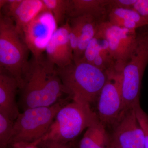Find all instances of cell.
<instances>
[{
    "label": "cell",
    "instance_id": "obj_1",
    "mask_svg": "<svg viewBox=\"0 0 148 148\" xmlns=\"http://www.w3.org/2000/svg\"><path fill=\"white\" fill-rule=\"evenodd\" d=\"M20 90L19 106L23 111L52 106L66 94L57 68L44 56L30 61Z\"/></svg>",
    "mask_w": 148,
    "mask_h": 148
},
{
    "label": "cell",
    "instance_id": "obj_2",
    "mask_svg": "<svg viewBox=\"0 0 148 148\" xmlns=\"http://www.w3.org/2000/svg\"><path fill=\"white\" fill-rule=\"evenodd\" d=\"M57 70L66 94L72 100L90 105L98 100L108 79L106 72L84 61H73Z\"/></svg>",
    "mask_w": 148,
    "mask_h": 148
},
{
    "label": "cell",
    "instance_id": "obj_3",
    "mask_svg": "<svg viewBox=\"0 0 148 148\" xmlns=\"http://www.w3.org/2000/svg\"><path fill=\"white\" fill-rule=\"evenodd\" d=\"M72 101L58 111L41 143L54 141L67 143L99 120L98 114L91 110L90 104Z\"/></svg>",
    "mask_w": 148,
    "mask_h": 148
},
{
    "label": "cell",
    "instance_id": "obj_4",
    "mask_svg": "<svg viewBox=\"0 0 148 148\" xmlns=\"http://www.w3.org/2000/svg\"><path fill=\"white\" fill-rule=\"evenodd\" d=\"M29 51L16 31L13 20L1 12L0 15V68L13 76L21 90L24 76L29 69Z\"/></svg>",
    "mask_w": 148,
    "mask_h": 148
},
{
    "label": "cell",
    "instance_id": "obj_5",
    "mask_svg": "<svg viewBox=\"0 0 148 148\" xmlns=\"http://www.w3.org/2000/svg\"><path fill=\"white\" fill-rule=\"evenodd\" d=\"M148 64V31L139 33L131 58L122 71V112L140 105L142 79Z\"/></svg>",
    "mask_w": 148,
    "mask_h": 148
},
{
    "label": "cell",
    "instance_id": "obj_6",
    "mask_svg": "<svg viewBox=\"0 0 148 148\" xmlns=\"http://www.w3.org/2000/svg\"><path fill=\"white\" fill-rule=\"evenodd\" d=\"M66 101L61 100L51 106L28 109L20 113L14 121L10 144L41 140Z\"/></svg>",
    "mask_w": 148,
    "mask_h": 148
},
{
    "label": "cell",
    "instance_id": "obj_7",
    "mask_svg": "<svg viewBox=\"0 0 148 148\" xmlns=\"http://www.w3.org/2000/svg\"><path fill=\"white\" fill-rule=\"evenodd\" d=\"M97 32L108 42L116 70L122 72L136 46L138 36L136 30L117 27L107 20L99 24Z\"/></svg>",
    "mask_w": 148,
    "mask_h": 148
},
{
    "label": "cell",
    "instance_id": "obj_8",
    "mask_svg": "<svg viewBox=\"0 0 148 148\" xmlns=\"http://www.w3.org/2000/svg\"><path fill=\"white\" fill-rule=\"evenodd\" d=\"M108 79L98 99V117L104 125L113 126L122 112V72H107Z\"/></svg>",
    "mask_w": 148,
    "mask_h": 148
},
{
    "label": "cell",
    "instance_id": "obj_9",
    "mask_svg": "<svg viewBox=\"0 0 148 148\" xmlns=\"http://www.w3.org/2000/svg\"><path fill=\"white\" fill-rule=\"evenodd\" d=\"M57 29L53 14L47 10L39 14L24 29L22 38L34 58L39 59L44 56V52Z\"/></svg>",
    "mask_w": 148,
    "mask_h": 148
},
{
    "label": "cell",
    "instance_id": "obj_10",
    "mask_svg": "<svg viewBox=\"0 0 148 148\" xmlns=\"http://www.w3.org/2000/svg\"><path fill=\"white\" fill-rule=\"evenodd\" d=\"M111 141L121 148H145L144 131L135 109L123 111L113 125Z\"/></svg>",
    "mask_w": 148,
    "mask_h": 148
},
{
    "label": "cell",
    "instance_id": "obj_11",
    "mask_svg": "<svg viewBox=\"0 0 148 148\" xmlns=\"http://www.w3.org/2000/svg\"><path fill=\"white\" fill-rule=\"evenodd\" d=\"M4 15L13 20L22 37L24 29L41 12L47 10L42 0H1Z\"/></svg>",
    "mask_w": 148,
    "mask_h": 148
},
{
    "label": "cell",
    "instance_id": "obj_12",
    "mask_svg": "<svg viewBox=\"0 0 148 148\" xmlns=\"http://www.w3.org/2000/svg\"><path fill=\"white\" fill-rule=\"evenodd\" d=\"M70 27L68 19L56 29L46 49L47 60L58 68H64L73 62V52L69 40Z\"/></svg>",
    "mask_w": 148,
    "mask_h": 148
},
{
    "label": "cell",
    "instance_id": "obj_13",
    "mask_svg": "<svg viewBox=\"0 0 148 148\" xmlns=\"http://www.w3.org/2000/svg\"><path fill=\"white\" fill-rule=\"evenodd\" d=\"M18 88L16 79L0 68V112L7 115L14 121L20 113L16 101Z\"/></svg>",
    "mask_w": 148,
    "mask_h": 148
},
{
    "label": "cell",
    "instance_id": "obj_14",
    "mask_svg": "<svg viewBox=\"0 0 148 148\" xmlns=\"http://www.w3.org/2000/svg\"><path fill=\"white\" fill-rule=\"evenodd\" d=\"M110 10L109 0H70L67 17L89 15L103 21L108 20Z\"/></svg>",
    "mask_w": 148,
    "mask_h": 148
},
{
    "label": "cell",
    "instance_id": "obj_15",
    "mask_svg": "<svg viewBox=\"0 0 148 148\" xmlns=\"http://www.w3.org/2000/svg\"><path fill=\"white\" fill-rule=\"evenodd\" d=\"M69 19L70 24L76 27L79 35L78 48L76 53L74 56L73 59L74 62H77L82 59L86 49L95 36L98 25L102 21L89 15Z\"/></svg>",
    "mask_w": 148,
    "mask_h": 148
},
{
    "label": "cell",
    "instance_id": "obj_16",
    "mask_svg": "<svg viewBox=\"0 0 148 148\" xmlns=\"http://www.w3.org/2000/svg\"><path fill=\"white\" fill-rule=\"evenodd\" d=\"M108 20L117 27L132 30L148 25V22L133 9L112 8Z\"/></svg>",
    "mask_w": 148,
    "mask_h": 148
},
{
    "label": "cell",
    "instance_id": "obj_17",
    "mask_svg": "<svg viewBox=\"0 0 148 148\" xmlns=\"http://www.w3.org/2000/svg\"><path fill=\"white\" fill-rule=\"evenodd\" d=\"M111 143L106 126L99 120L86 129L79 148H110Z\"/></svg>",
    "mask_w": 148,
    "mask_h": 148
},
{
    "label": "cell",
    "instance_id": "obj_18",
    "mask_svg": "<svg viewBox=\"0 0 148 148\" xmlns=\"http://www.w3.org/2000/svg\"><path fill=\"white\" fill-rule=\"evenodd\" d=\"M46 8L53 14L57 25L67 17L70 0H42Z\"/></svg>",
    "mask_w": 148,
    "mask_h": 148
},
{
    "label": "cell",
    "instance_id": "obj_19",
    "mask_svg": "<svg viewBox=\"0 0 148 148\" xmlns=\"http://www.w3.org/2000/svg\"><path fill=\"white\" fill-rule=\"evenodd\" d=\"M14 121L7 115L0 112V145L5 148L10 143Z\"/></svg>",
    "mask_w": 148,
    "mask_h": 148
},
{
    "label": "cell",
    "instance_id": "obj_20",
    "mask_svg": "<svg viewBox=\"0 0 148 148\" xmlns=\"http://www.w3.org/2000/svg\"><path fill=\"white\" fill-rule=\"evenodd\" d=\"M101 39V36L97 32L95 36L91 40L86 49L82 59L80 61H84L91 64H93L98 52Z\"/></svg>",
    "mask_w": 148,
    "mask_h": 148
},
{
    "label": "cell",
    "instance_id": "obj_21",
    "mask_svg": "<svg viewBox=\"0 0 148 148\" xmlns=\"http://www.w3.org/2000/svg\"><path fill=\"white\" fill-rule=\"evenodd\" d=\"M137 119L144 131L145 148H148V115L141 108L140 105L135 108Z\"/></svg>",
    "mask_w": 148,
    "mask_h": 148
},
{
    "label": "cell",
    "instance_id": "obj_22",
    "mask_svg": "<svg viewBox=\"0 0 148 148\" xmlns=\"http://www.w3.org/2000/svg\"><path fill=\"white\" fill-rule=\"evenodd\" d=\"M70 27L69 34V40L70 45L73 52L74 58V56L76 53L78 48L79 35L76 27L70 23Z\"/></svg>",
    "mask_w": 148,
    "mask_h": 148
},
{
    "label": "cell",
    "instance_id": "obj_23",
    "mask_svg": "<svg viewBox=\"0 0 148 148\" xmlns=\"http://www.w3.org/2000/svg\"><path fill=\"white\" fill-rule=\"evenodd\" d=\"M133 9L148 22V0H137Z\"/></svg>",
    "mask_w": 148,
    "mask_h": 148
},
{
    "label": "cell",
    "instance_id": "obj_24",
    "mask_svg": "<svg viewBox=\"0 0 148 148\" xmlns=\"http://www.w3.org/2000/svg\"><path fill=\"white\" fill-rule=\"evenodd\" d=\"M137 0H109L110 10L112 8L133 9Z\"/></svg>",
    "mask_w": 148,
    "mask_h": 148
},
{
    "label": "cell",
    "instance_id": "obj_25",
    "mask_svg": "<svg viewBox=\"0 0 148 148\" xmlns=\"http://www.w3.org/2000/svg\"><path fill=\"white\" fill-rule=\"evenodd\" d=\"M42 143L44 144L43 148H69L67 143L57 141H47Z\"/></svg>",
    "mask_w": 148,
    "mask_h": 148
},
{
    "label": "cell",
    "instance_id": "obj_26",
    "mask_svg": "<svg viewBox=\"0 0 148 148\" xmlns=\"http://www.w3.org/2000/svg\"><path fill=\"white\" fill-rule=\"evenodd\" d=\"M41 140H39L32 143H21L23 148H38L37 146L40 144Z\"/></svg>",
    "mask_w": 148,
    "mask_h": 148
},
{
    "label": "cell",
    "instance_id": "obj_27",
    "mask_svg": "<svg viewBox=\"0 0 148 148\" xmlns=\"http://www.w3.org/2000/svg\"><path fill=\"white\" fill-rule=\"evenodd\" d=\"M14 147L15 148H23L20 143H15L13 144Z\"/></svg>",
    "mask_w": 148,
    "mask_h": 148
},
{
    "label": "cell",
    "instance_id": "obj_28",
    "mask_svg": "<svg viewBox=\"0 0 148 148\" xmlns=\"http://www.w3.org/2000/svg\"><path fill=\"white\" fill-rule=\"evenodd\" d=\"M110 148H121L118 146H117L115 144H114L111 141L110 146Z\"/></svg>",
    "mask_w": 148,
    "mask_h": 148
}]
</instances>
